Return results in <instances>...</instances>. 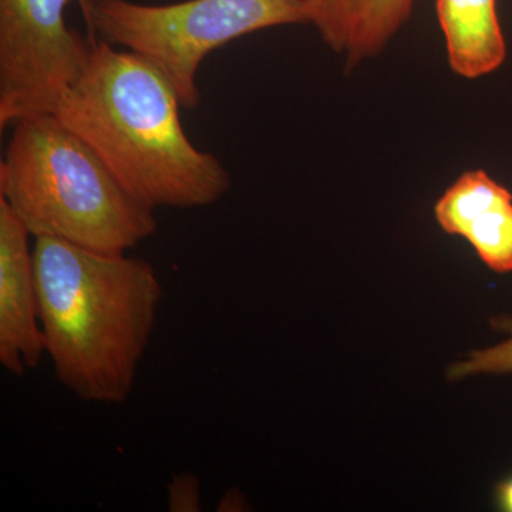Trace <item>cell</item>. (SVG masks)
Listing matches in <instances>:
<instances>
[{
	"label": "cell",
	"mask_w": 512,
	"mask_h": 512,
	"mask_svg": "<svg viewBox=\"0 0 512 512\" xmlns=\"http://www.w3.org/2000/svg\"><path fill=\"white\" fill-rule=\"evenodd\" d=\"M181 107L153 64L96 39L53 114L141 204L151 210L208 207L227 194L231 178L217 157L191 143Z\"/></svg>",
	"instance_id": "cell-1"
},
{
	"label": "cell",
	"mask_w": 512,
	"mask_h": 512,
	"mask_svg": "<svg viewBox=\"0 0 512 512\" xmlns=\"http://www.w3.org/2000/svg\"><path fill=\"white\" fill-rule=\"evenodd\" d=\"M39 318L59 383L87 403L123 404L156 329L164 288L150 262L35 238Z\"/></svg>",
	"instance_id": "cell-2"
},
{
	"label": "cell",
	"mask_w": 512,
	"mask_h": 512,
	"mask_svg": "<svg viewBox=\"0 0 512 512\" xmlns=\"http://www.w3.org/2000/svg\"><path fill=\"white\" fill-rule=\"evenodd\" d=\"M0 200L33 238H56L100 254H127L158 228L154 210L136 200L53 113L13 126L0 163Z\"/></svg>",
	"instance_id": "cell-3"
},
{
	"label": "cell",
	"mask_w": 512,
	"mask_h": 512,
	"mask_svg": "<svg viewBox=\"0 0 512 512\" xmlns=\"http://www.w3.org/2000/svg\"><path fill=\"white\" fill-rule=\"evenodd\" d=\"M82 13L90 36L153 64L185 109L200 104L198 70L211 52L258 30L311 23L306 0H92Z\"/></svg>",
	"instance_id": "cell-4"
},
{
	"label": "cell",
	"mask_w": 512,
	"mask_h": 512,
	"mask_svg": "<svg viewBox=\"0 0 512 512\" xmlns=\"http://www.w3.org/2000/svg\"><path fill=\"white\" fill-rule=\"evenodd\" d=\"M74 2L92 0H0V130L53 113L89 62L96 39L66 22Z\"/></svg>",
	"instance_id": "cell-5"
},
{
	"label": "cell",
	"mask_w": 512,
	"mask_h": 512,
	"mask_svg": "<svg viewBox=\"0 0 512 512\" xmlns=\"http://www.w3.org/2000/svg\"><path fill=\"white\" fill-rule=\"evenodd\" d=\"M30 237L0 200V365L19 377L35 370L46 355Z\"/></svg>",
	"instance_id": "cell-6"
},
{
	"label": "cell",
	"mask_w": 512,
	"mask_h": 512,
	"mask_svg": "<svg viewBox=\"0 0 512 512\" xmlns=\"http://www.w3.org/2000/svg\"><path fill=\"white\" fill-rule=\"evenodd\" d=\"M436 9L454 73L478 79L500 69L507 45L495 0H437Z\"/></svg>",
	"instance_id": "cell-7"
},
{
	"label": "cell",
	"mask_w": 512,
	"mask_h": 512,
	"mask_svg": "<svg viewBox=\"0 0 512 512\" xmlns=\"http://www.w3.org/2000/svg\"><path fill=\"white\" fill-rule=\"evenodd\" d=\"M508 194H511L510 190L485 171H467L441 195L434 207V215L444 232L461 237L478 212Z\"/></svg>",
	"instance_id": "cell-8"
},
{
	"label": "cell",
	"mask_w": 512,
	"mask_h": 512,
	"mask_svg": "<svg viewBox=\"0 0 512 512\" xmlns=\"http://www.w3.org/2000/svg\"><path fill=\"white\" fill-rule=\"evenodd\" d=\"M461 237L488 268L498 274L512 272V194L478 212Z\"/></svg>",
	"instance_id": "cell-9"
},
{
	"label": "cell",
	"mask_w": 512,
	"mask_h": 512,
	"mask_svg": "<svg viewBox=\"0 0 512 512\" xmlns=\"http://www.w3.org/2000/svg\"><path fill=\"white\" fill-rule=\"evenodd\" d=\"M414 0H369L348 50V67L376 56L412 15Z\"/></svg>",
	"instance_id": "cell-10"
},
{
	"label": "cell",
	"mask_w": 512,
	"mask_h": 512,
	"mask_svg": "<svg viewBox=\"0 0 512 512\" xmlns=\"http://www.w3.org/2000/svg\"><path fill=\"white\" fill-rule=\"evenodd\" d=\"M311 23L335 52H348L369 0H306Z\"/></svg>",
	"instance_id": "cell-11"
},
{
	"label": "cell",
	"mask_w": 512,
	"mask_h": 512,
	"mask_svg": "<svg viewBox=\"0 0 512 512\" xmlns=\"http://www.w3.org/2000/svg\"><path fill=\"white\" fill-rule=\"evenodd\" d=\"M493 328L507 333L508 338L491 348L474 350L466 360L451 366L448 377L451 380L463 377L481 375H504L512 373V318L510 316H495Z\"/></svg>",
	"instance_id": "cell-12"
},
{
	"label": "cell",
	"mask_w": 512,
	"mask_h": 512,
	"mask_svg": "<svg viewBox=\"0 0 512 512\" xmlns=\"http://www.w3.org/2000/svg\"><path fill=\"white\" fill-rule=\"evenodd\" d=\"M168 511L198 512L201 511V484L192 473L174 474L167 485Z\"/></svg>",
	"instance_id": "cell-13"
},
{
	"label": "cell",
	"mask_w": 512,
	"mask_h": 512,
	"mask_svg": "<svg viewBox=\"0 0 512 512\" xmlns=\"http://www.w3.org/2000/svg\"><path fill=\"white\" fill-rule=\"evenodd\" d=\"M245 505H247V503H245L244 495L239 493L237 488H229L227 493L222 495L221 500L218 501L217 511L218 512L244 511Z\"/></svg>",
	"instance_id": "cell-14"
},
{
	"label": "cell",
	"mask_w": 512,
	"mask_h": 512,
	"mask_svg": "<svg viewBox=\"0 0 512 512\" xmlns=\"http://www.w3.org/2000/svg\"><path fill=\"white\" fill-rule=\"evenodd\" d=\"M495 494H497L498 507L503 511L512 512V477L498 485Z\"/></svg>",
	"instance_id": "cell-15"
}]
</instances>
